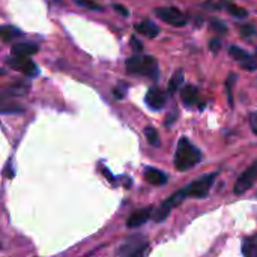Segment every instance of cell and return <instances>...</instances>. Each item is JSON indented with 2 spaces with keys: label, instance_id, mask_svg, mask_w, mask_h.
Segmentation results:
<instances>
[{
  "label": "cell",
  "instance_id": "obj_1",
  "mask_svg": "<svg viewBox=\"0 0 257 257\" xmlns=\"http://www.w3.org/2000/svg\"><path fill=\"white\" fill-rule=\"evenodd\" d=\"M202 161V152L187 137H181L175 155V167L181 172L190 170Z\"/></svg>",
  "mask_w": 257,
  "mask_h": 257
},
{
  "label": "cell",
  "instance_id": "obj_2",
  "mask_svg": "<svg viewBox=\"0 0 257 257\" xmlns=\"http://www.w3.org/2000/svg\"><path fill=\"white\" fill-rule=\"evenodd\" d=\"M27 92H29V86L23 84V83L0 86V113H3V114L23 113L24 108L18 104H14L11 99L24 96V95H27Z\"/></svg>",
  "mask_w": 257,
  "mask_h": 257
},
{
  "label": "cell",
  "instance_id": "obj_3",
  "mask_svg": "<svg viewBox=\"0 0 257 257\" xmlns=\"http://www.w3.org/2000/svg\"><path fill=\"white\" fill-rule=\"evenodd\" d=\"M126 71L134 75H145L149 78L158 77V62L152 56H133L126 60Z\"/></svg>",
  "mask_w": 257,
  "mask_h": 257
},
{
  "label": "cell",
  "instance_id": "obj_4",
  "mask_svg": "<svg viewBox=\"0 0 257 257\" xmlns=\"http://www.w3.org/2000/svg\"><path fill=\"white\" fill-rule=\"evenodd\" d=\"M215 178H217V173H211V175H205V176L193 181L190 185H187L184 188L187 197L205 199L209 194V191H211V188H212V185L215 182Z\"/></svg>",
  "mask_w": 257,
  "mask_h": 257
},
{
  "label": "cell",
  "instance_id": "obj_5",
  "mask_svg": "<svg viewBox=\"0 0 257 257\" xmlns=\"http://www.w3.org/2000/svg\"><path fill=\"white\" fill-rule=\"evenodd\" d=\"M148 248V241L143 236H131L128 238L117 250V254L123 257H137L145 254Z\"/></svg>",
  "mask_w": 257,
  "mask_h": 257
},
{
  "label": "cell",
  "instance_id": "obj_6",
  "mask_svg": "<svg viewBox=\"0 0 257 257\" xmlns=\"http://www.w3.org/2000/svg\"><path fill=\"white\" fill-rule=\"evenodd\" d=\"M6 63L12 69L18 71V72H21L24 75H29V77H35L39 72L36 63L32 59H29V56H15V57L6 59Z\"/></svg>",
  "mask_w": 257,
  "mask_h": 257
},
{
  "label": "cell",
  "instance_id": "obj_7",
  "mask_svg": "<svg viewBox=\"0 0 257 257\" xmlns=\"http://www.w3.org/2000/svg\"><path fill=\"white\" fill-rule=\"evenodd\" d=\"M187 197V194H185V191L184 190H181V191H178V193H175V194H172L158 209H157V212H155V215H154V220L157 221V223H161V221H164L167 217H169V214L172 212V209H175L178 205H181L182 202H184V199Z\"/></svg>",
  "mask_w": 257,
  "mask_h": 257
},
{
  "label": "cell",
  "instance_id": "obj_8",
  "mask_svg": "<svg viewBox=\"0 0 257 257\" xmlns=\"http://www.w3.org/2000/svg\"><path fill=\"white\" fill-rule=\"evenodd\" d=\"M155 14L160 20L164 23L175 26V27H182L187 24V17L176 8H158L155 9Z\"/></svg>",
  "mask_w": 257,
  "mask_h": 257
},
{
  "label": "cell",
  "instance_id": "obj_9",
  "mask_svg": "<svg viewBox=\"0 0 257 257\" xmlns=\"http://www.w3.org/2000/svg\"><path fill=\"white\" fill-rule=\"evenodd\" d=\"M257 181V160L238 178V181L235 182V188L233 191L236 194H242L245 191H248Z\"/></svg>",
  "mask_w": 257,
  "mask_h": 257
},
{
  "label": "cell",
  "instance_id": "obj_10",
  "mask_svg": "<svg viewBox=\"0 0 257 257\" xmlns=\"http://www.w3.org/2000/svg\"><path fill=\"white\" fill-rule=\"evenodd\" d=\"M229 53L235 60H238L241 63V66L244 69H247V71H256L257 69V60L254 57H251L245 50H242L236 45H232L229 48Z\"/></svg>",
  "mask_w": 257,
  "mask_h": 257
},
{
  "label": "cell",
  "instance_id": "obj_11",
  "mask_svg": "<svg viewBox=\"0 0 257 257\" xmlns=\"http://www.w3.org/2000/svg\"><path fill=\"white\" fill-rule=\"evenodd\" d=\"M145 101H146L148 107H151L152 110H161L167 102V93L158 87H152L148 90Z\"/></svg>",
  "mask_w": 257,
  "mask_h": 257
},
{
  "label": "cell",
  "instance_id": "obj_12",
  "mask_svg": "<svg viewBox=\"0 0 257 257\" xmlns=\"http://www.w3.org/2000/svg\"><path fill=\"white\" fill-rule=\"evenodd\" d=\"M152 214H154V208L152 206L142 208V209H139V211H136V212H133L130 215V218L126 221V226L130 229H137V227L143 226L152 217Z\"/></svg>",
  "mask_w": 257,
  "mask_h": 257
},
{
  "label": "cell",
  "instance_id": "obj_13",
  "mask_svg": "<svg viewBox=\"0 0 257 257\" xmlns=\"http://www.w3.org/2000/svg\"><path fill=\"white\" fill-rule=\"evenodd\" d=\"M145 179L152 185H164L167 182V175L158 169L148 167L145 169Z\"/></svg>",
  "mask_w": 257,
  "mask_h": 257
},
{
  "label": "cell",
  "instance_id": "obj_14",
  "mask_svg": "<svg viewBox=\"0 0 257 257\" xmlns=\"http://www.w3.org/2000/svg\"><path fill=\"white\" fill-rule=\"evenodd\" d=\"M136 30L142 35H145L146 38H155L160 35V27L155 23H152L151 20H145L142 23H137Z\"/></svg>",
  "mask_w": 257,
  "mask_h": 257
},
{
  "label": "cell",
  "instance_id": "obj_15",
  "mask_svg": "<svg viewBox=\"0 0 257 257\" xmlns=\"http://www.w3.org/2000/svg\"><path fill=\"white\" fill-rule=\"evenodd\" d=\"M181 98H182V102L188 107H193L197 104V99H199V92L197 89L193 86V84H187L181 89Z\"/></svg>",
  "mask_w": 257,
  "mask_h": 257
},
{
  "label": "cell",
  "instance_id": "obj_16",
  "mask_svg": "<svg viewBox=\"0 0 257 257\" xmlns=\"http://www.w3.org/2000/svg\"><path fill=\"white\" fill-rule=\"evenodd\" d=\"M38 50L39 47L32 42H20V44L12 45L14 56H32V54H36Z\"/></svg>",
  "mask_w": 257,
  "mask_h": 257
},
{
  "label": "cell",
  "instance_id": "obj_17",
  "mask_svg": "<svg viewBox=\"0 0 257 257\" xmlns=\"http://www.w3.org/2000/svg\"><path fill=\"white\" fill-rule=\"evenodd\" d=\"M23 36H24V33L14 26H0V38L5 42H11L18 38H23Z\"/></svg>",
  "mask_w": 257,
  "mask_h": 257
},
{
  "label": "cell",
  "instance_id": "obj_18",
  "mask_svg": "<svg viewBox=\"0 0 257 257\" xmlns=\"http://www.w3.org/2000/svg\"><path fill=\"white\" fill-rule=\"evenodd\" d=\"M242 253L247 257H257V236H251L244 239Z\"/></svg>",
  "mask_w": 257,
  "mask_h": 257
},
{
  "label": "cell",
  "instance_id": "obj_19",
  "mask_svg": "<svg viewBox=\"0 0 257 257\" xmlns=\"http://www.w3.org/2000/svg\"><path fill=\"white\" fill-rule=\"evenodd\" d=\"M182 83H184V72L179 69V71H176V72L172 75V78H170V81H169V93H170V95L176 93V92L181 89Z\"/></svg>",
  "mask_w": 257,
  "mask_h": 257
},
{
  "label": "cell",
  "instance_id": "obj_20",
  "mask_svg": "<svg viewBox=\"0 0 257 257\" xmlns=\"http://www.w3.org/2000/svg\"><path fill=\"white\" fill-rule=\"evenodd\" d=\"M226 9H227V12L230 15H233L236 18H245L248 15L247 9H244V8H241L238 5H233V3H226Z\"/></svg>",
  "mask_w": 257,
  "mask_h": 257
},
{
  "label": "cell",
  "instance_id": "obj_21",
  "mask_svg": "<svg viewBox=\"0 0 257 257\" xmlns=\"http://www.w3.org/2000/svg\"><path fill=\"white\" fill-rule=\"evenodd\" d=\"M145 136H146L148 142H149L152 146H155V148H158V146H160V137H158V133H157V130H155V128L148 126V128L145 130Z\"/></svg>",
  "mask_w": 257,
  "mask_h": 257
},
{
  "label": "cell",
  "instance_id": "obj_22",
  "mask_svg": "<svg viewBox=\"0 0 257 257\" xmlns=\"http://www.w3.org/2000/svg\"><path fill=\"white\" fill-rule=\"evenodd\" d=\"M75 5L81 6V8H86V9H92V11H102V8L95 3L93 0H72Z\"/></svg>",
  "mask_w": 257,
  "mask_h": 257
},
{
  "label": "cell",
  "instance_id": "obj_23",
  "mask_svg": "<svg viewBox=\"0 0 257 257\" xmlns=\"http://www.w3.org/2000/svg\"><path fill=\"white\" fill-rule=\"evenodd\" d=\"M233 81H236V75L235 74H230L229 75V80H227V83H226V86H227V95H229V102H230V105H233V98H232V83Z\"/></svg>",
  "mask_w": 257,
  "mask_h": 257
},
{
  "label": "cell",
  "instance_id": "obj_24",
  "mask_svg": "<svg viewBox=\"0 0 257 257\" xmlns=\"http://www.w3.org/2000/svg\"><path fill=\"white\" fill-rule=\"evenodd\" d=\"M211 29H214V30L218 32V33H226V32H227L226 24H223L221 21H212V23H211Z\"/></svg>",
  "mask_w": 257,
  "mask_h": 257
},
{
  "label": "cell",
  "instance_id": "obj_25",
  "mask_svg": "<svg viewBox=\"0 0 257 257\" xmlns=\"http://www.w3.org/2000/svg\"><path fill=\"white\" fill-rule=\"evenodd\" d=\"M256 33V29L251 26V24H248V26H241V35L242 36H251V35H254Z\"/></svg>",
  "mask_w": 257,
  "mask_h": 257
},
{
  "label": "cell",
  "instance_id": "obj_26",
  "mask_svg": "<svg viewBox=\"0 0 257 257\" xmlns=\"http://www.w3.org/2000/svg\"><path fill=\"white\" fill-rule=\"evenodd\" d=\"M131 47L134 48V51H136V53H142V51H143V44H142L136 36H133V38H131Z\"/></svg>",
  "mask_w": 257,
  "mask_h": 257
},
{
  "label": "cell",
  "instance_id": "obj_27",
  "mask_svg": "<svg viewBox=\"0 0 257 257\" xmlns=\"http://www.w3.org/2000/svg\"><path fill=\"white\" fill-rule=\"evenodd\" d=\"M209 48H211V51H214V53H218L220 51V48H221V42L218 41V39H211L209 41Z\"/></svg>",
  "mask_w": 257,
  "mask_h": 257
},
{
  "label": "cell",
  "instance_id": "obj_28",
  "mask_svg": "<svg viewBox=\"0 0 257 257\" xmlns=\"http://www.w3.org/2000/svg\"><path fill=\"white\" fill-rule=\"evenodd\" d=\"M125 92H126V84H123V83L114 89V95H116V98H123Z\"/></svg>",
  "mask_w": 257,
  "mask_h": 257
},
{
  "label": "cell",
  "instance_id": "obj_29",
  "mask_svg": "<svg viewBox=\"0 0 257 257\" xmlns=\"http://www.w3.org/2000/svg\"><path fill=\"white\" fill-rule=\"evenodd\" d=\"M250 125H251V130L253 133L257 134V111H254L251 116H250Z\"/></svg>",
  "mask_w": 257,
  "mask_h": 257
},
{
  "label": "cell",
  "instance_id": "obj_30",
  "mask_svg": "<svg viewBox=\"0 0 257 257\" xmlns=\"http://www.w3.org/2000/svg\"><path fill=\"white\" fill-rule=\"evenodd\" d=\"M114 9H116L117 12H120V14H122L123 17H126V15H128V11H126V9H125L123 6H120V5H117V3L114 5Z\"/></svg>",
  "mask_w": 257,
  "mask_h": 257
},
{
  "label": "cell",
  "instance_id": "obj_31",
  "mask_svg": "<svg viewBox=\"0 0 257 257\" xmlns=\"http://www.w3.org/2000/svg\"><path fill=\"white\" fill-rule=\"evenodd\" d=\"M102 172H104V175H105V178H107V179H110V181H114V179H113V176L110 175V172H108L107 169H102Z\"/></svg>",
  "mask_w": 257,
  "mask_h": 257
},
{
  "label": "cell",
  "instance_id": "obj_32",
  "mask_svg": "<svg viewBox=\"0 0 257 257\" xmlns=\"http://www.w3.org/2000/svg\"><path fill=\"white\" fill-rule=\"evenodd\" d=\"M0 75H5V69H2V68H0Z\"/></svg>",
  "mask_w": 257,
  "mask_h": 257
}]
</instances>
